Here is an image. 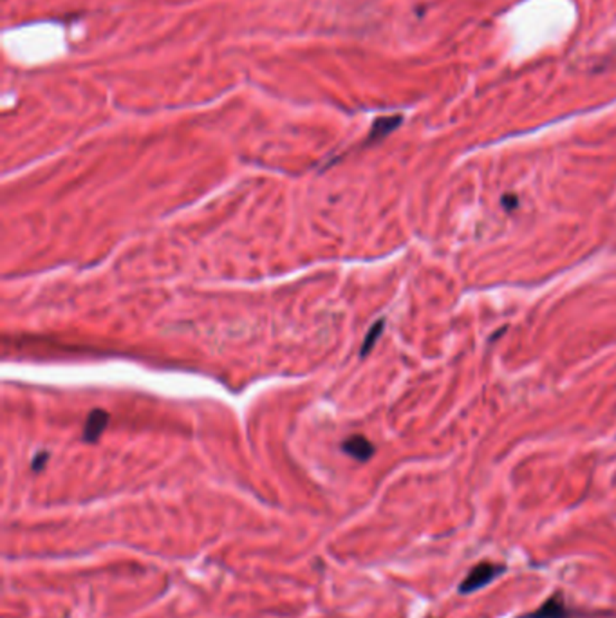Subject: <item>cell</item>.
Returning a JSON list of instances; mask_svg holds the SVG:
<instances>
[{"label":"cell","mask_w":616,"mask_h":618,"mask_svg":"<svg viewBox=\"0 0 616 618\" xmlns=\"http://www.w3.org/2000/svg\"><path fill=\"white\" fill-rule=\"evenodd\" d=\"M504 568L497 566V564H490V562H481L469 573V577L464 578V583L461 584V593H474V591L481 590L483 586H488L493 578L499 577L503 573Z\"/></svg>","instance_id":"1"},{"label":"cell","mask_w":616,"mask_h":618,"mask_svg":"<svg viewBox=\"0 0 616 618\" xmlns=\"http://www.w3.org/2000/svg\"><path fill=\"white\" fill-rule=\"evenodd\" d=\"M108 423V412L103 409H94L87 416V422L84 427V442L96 443L101 434L105 432Z\"/></svg>","instance_id":"2"},{"label":"cell","mask_w":616,"mask_h":618,"mask_svg":"<svg viewBox=\"0 0 616 618\" xmlns=\"http://www.w3.org/2000/svg\"><path fill=\"white\" fill-rule=\"evenodd\" d=\"M342 449L345 454H349L351 458L358 459V461H369L374 454V445L364 436H351L342 443Z\"/></svg>","instance_id":"3"},{"label":"cell","mask_w":616,"mask_h":618,"mask_svg":"<svg viewBox=\"0 0 616 618\" xmlns=\"http://www.w3.org/2000/svg\"><path fill=\"white\" fill-rule=\"evenodd\" d=\"M400 123H401V116L378 118V120L372 123L371 134H369V143L383 140V137L388 136L392 130H396L398 127H400Z\"/></svg>","instance_id":"4"},{"label":"cell","mask_w":616,"mask_h":618,"mask_svg":"<svg viewBox=\"0 0 616 618\" xmlns=\"http://www.w3.org/2000/svg\"><path fill=\"white\" fill-rule=\"evenodd\" d=\"M530 618H568V609L559 597H553L537 613L530 614Z\"/></svg>","instance_id":"5"},{"label":"cell","mask_w":616,"mask_h":618,"mask_svg":"<svg viewBox=\"0 0 616 618\" xmlns=\"http://www.w3.org/2000/svg\"><path fill=\"white\" fill-rule=\"evenodd\" d=\"M381 331H383V320H378L376 324L371 327V331L367 333V337H365V342H364V345H362V351H360L362 356L369 354V351L372 349V345L376 344V340H378V337L381 335Z\"/></svg>","instance_id":"6"},{"label":"cell","mask_w":616,"mask_h":618,"mask_svg":"<svg viewBox=\"0 0 616 618\" xmlns=\"http://www.w3.org/2000/svg\"><path fill=\"white\" fill-rule=\"evenodd\" d=\"M49 454L47 452H40L38 456L35 458V461H33V468L35 470H40L42 465H45V461H47Z\"/></svg>","instance_id":"7"},{"label":"cell","mask_w":616,"mask_h":618,"mask_svg":"<svg viewBox=\"0 0 616 618\" xmlns=\"http://www.w3.org/2000/svg\"><path fill=\"white\" fill-rule=\"evenodd\" d=\"M517 197L515 196H512V193H510V196H504L503 197V205H504V208L506 210H515V206H517Z\"/></svg>","instance_id":"8"}]
</instances>
